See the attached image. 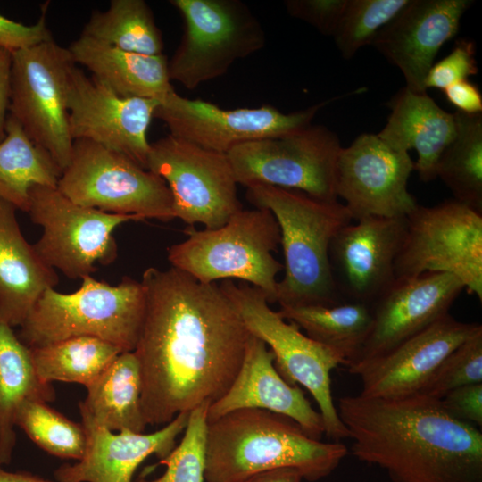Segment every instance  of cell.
Masks as SVG:
<instances>
[{
  "instance_id": "cell-5",
  "label": "cell",
  "mask_w": 482,
  "mask_h": 482,
  "mask_svg": "<svg viewBox=\"0 0 482 482\" xmlns=\"http://www.w3.org/2000/svg\"><path fill=\"white\" fill-rule=\"evenodd\" d=\"M73 293L46 289L20 326L19 338L29 348L75 337L108 342L121 352L134 351L145 312L141 281L124 277L112 286L90 276Z\"/></svg>"
},
{
  "instance_id": "cell-10",
  "label": "cell",
  "mask_w": 482,
  "mask_h": 482,
  "mask_svg": "<svg viewBox=\"0 0 482 482\" xmlns=\"http://www.w3.org/2000/svg\"><path fill=\"white\" fill-rule=\"evenodd\" d=\"M446 272L482 301V213L454 199L417 207L407 216L395 279Z\"/></svg>"
},
{
  "instance_id": "cell-35",
  "label": "cell",
  "mask_w": 482,
  "mask_h": 482,
  "mask_svg": "<svg viewBox=\"0 0 482 482\" xmlns=\"http://www.w3.org/2000/svg\"><path fill=\"white\" fill-rule=\"evenodd\" d=\"M410 0H347L332 36L342 56L351 59L371 44L377 34L391 22Z\"/></svg>"
},
{
  "instance_id": "cell-2",
  "label": "cell",
  "mask_w": 482,
  "mask_h": 482,
  "mask_svg": "<svg viewBox=\"0 0 482 482\" xmlns=\"http://www.w3.org/2000/svg\"><path fill=\"white\" fill-rule=\"evenodd\" d=\"M351 453L385 470L393 482H482V433L421 395L384 399L362 395L337 407Z\"/></svg>"
},
{
  "instance_id": "cell-4",
  "label": "cell",
  "mask_w": 482,
  "mask_h": 482,
  "mask_svg": "<svg viewBox=\"0 0 482 482\" xmlns=\"http://www.w3.org/2000/svg\"><path fill=\"white\" fill-rule=\"evenodd\" d=\"M246 198L255 207L270 211L279 226L285 274L278 282L276 303L279 306L341 303L329 247L337 233L353 220L344 204L268 185L247 187Z\"/></svg>"
},
{
  "instance_id": "cell-30",
  "label": "cell",
  "mask_w": 482,
  "mask_h": 482,
  "mask_svg": "<svg viewBox=\"0 0 482 482\" xmlns=\"http://www.w3.org/2000/svg\"><path fill=\"white\" fill-rule=\"evenodd\" d=\"M278 312L312 339L340 353L345 367L359 354L372 324L371 305L360 302L281 305Z\"/></svg>"
},
{
  "instance_id": "cell-33",
  "label": "cell",
  "mask_w": 482,
  "mask_h": 482,
  "mask_svg": "<svg viewBox=\"0 0 482 482\" xmlns=\"http://www.w3.org/2000/svg\"><path fill=\"white\" fill-rule=\"evenodd\" d=\"M82 35L123 51L162 54L164 44L149 5L144 0H112L104 11H95Z\"/></svg>"
},
{
  "instance_id": "cell-37",
  "label": "cell",
  "mask_w": 482,
  "mask_h": 482,
  "mask_svg": "<svg viewBox=\"0 0 482 482\" xmlns=\"http://www.w3.org/2000/svg\"><path fill=\"white\" fill-rule=\"evenodd\" d=\"M482 383V329L454 349L418 394L439 400L450 391Z\"/></svg>"
},
{
  "instance_id": "cell-43",
  "label": "cell",
  "mask_w": 482,
  "mask_h": 482,
  "mask_svg": "<svg viewBox=\"0 0 482 482\" xmlns=\"http://www.w3.org/2000/svg\"><path fill=\"white\" fill-rule=\"evenodd\" d=\"M12 54L0 47V142L5 137L6 112L9 108Z\"/></svg>"
},
{
  "instance_id": "cell-6",
  "label": "cell",
  "mask_w": 482,
  "mask_h": 482,
  "mask_svg": "<svg viewBox=\"0 0 482 482\" xmlns=\"http://www.w3.org/2000/svg\"><path fill=\"white\" fill-rule=\"evenodd\" d=\"M168 249L171 267L202 283L237 278L261 289L269 303L277 302V275L283 270L272 254L280 244L275 216L265 208L240 210L221 227L195 229Z\"/></svg>"
},
{
  "instance_id": "cell-14",
  "label": "cell",
  "mask_w": 482,
  "mask_h": 482,
  "mask_svg": "<svg viewBox=\"0 0 482 482\" xmlns=\"http://www.w3.org/2000/svg\"><path fill=\"white\" fill-rule=\"evenodd\" d=\"M146 170L165 181L175 218L188 226L217 229L242 210L227 154L169 134L150 145Z\"/></svg>"
},
{
  "instance_id": "cell-29",
  "label": "cell",
  "mask_w": 482,
  "mask_h": 482,
  "mask_svg": "<svg viewBox=\"0 0 482 482\" xmlns=\"http://www.w3.org/2000/svg\"><path fill=\"white\" fill-rule=\"evenodd\" d=\"M62 170L9 114L0 142V199L27 212L33 186L57 187Z\"/></svg>"
},
{
  "instance_id": "cell-21",
  "label": "cell",
  "mask_w": 482,
  "mask_h": 482,
  "mask_svg": "<svg viewBox=\"0 0 482 482\" xmlns=\"http://www.w3.org/2000/svg\"><path fill=\"white\" fill-rule=\"evenodd\" d=\"M469 0H410L371 45L403 73L406 87L426 92L425 79L440 48L458 33Z\"/></svg>"
},
{
  "instance_id": "cell-44",
  "label": "cell",
  "mask_w": 482,
  "mask_h": 482,
  "mask_svg": "<svg viewBox=\"0 0 482 482\" xmlns=\"http://www.w3.org/2000/svg\"><path fill=\"white\" fill-rule=\"evenodd\" d=\"M302 474L294 469H278L253 475L242 482H302Z\"/></svg>"
},
{
  "instance_id": "cell-36",
  "label": "cell",
  "mask_w": 482,
  "mask_h": 482,
  "mask_svg": "<svg viewBox=\"0 0 482 482\" xmlns=\"http://www.w3.org/2000/svg\"><path fill=\"white\" fill-rule=\"evenodd\" d=\"M209 405L205 403L190 411L181 441L159 461L166 466L164 473L154 480L136 482H204Z\"/></svg>"
},
{
  "instance_id": "cell-9",
  "label": "cell",
  "mask_w": 482,
  "mask_h": 482,
  "mask_svg": "<svg viewBox=\"0 0 482 482\" xmlns=\"http://www.w3.org/2000/svg\"><path fill=\"white\" fill-rule=\"evenodd\" d=\"M57 189L81 206L141 220L175 219L165 181L126 155L85 139L73 141Z\"/></svg>"
},
{
  "instance_id": "cell-31",
  "label": "cell",
  "mask_w": 482,
  "mask_h": 482,
  "mask_svg": "<svg viewBox=\"0 0 482 482\" xmlns=\"http://www.w3.org/2000/svg\"><path fill=\"white\" fill-rule=\"evenodd\" d=\"M35 370L46 382L77 383L87 387L120 353L117 346L91 337H75L29 348Z\"/></svg>"
},
{
  "instance_id": "cell-38",
  "label": "cell",
  "mask_w": 482,
  "mask_h": 482,
  "mask_svg": "<svg viewBox=\"0 0 482 482\" xmlns=\"http://www.w3.org/2000/svg\"><path fill=\"white\" fill-rule=\"evenodd\" d=\"M475 43L470 39H458L452 51L445 58L434 62L426 79L425 87L445 90L449 86L478 71L475 58Z\"/></svg>"
},
{
  "instance_id": "cell-11",
  "label": "cell",
  "mask_w": 482,
  "mask_h": 482,
  "mask_svg": "<svg viewBox=\"0 0 482 482\" xmlns=\"http://www.w3.org/2000/svg\"><path fill=\"white\" fill-rule=\"evenodd\" d=\"M11 54L10 115L62 172L73 147L66 104L68 73L75 64L72 57L54 39Z\"/></svg>"
},
{
  "instance_id": "cell-28",
  "label": "cell",
  "mask_w": 482,
  "mask_h": 482,
  "mask_svg": "<svg viewBox=\"0 0 482 482\" xmlns=\"http://www.w3.org/2000/svg\"><path fill=\"white\" fill-rule=\"evenodd\" d=\"M54 399L52 384L42 381L35 370L30 349L0 316V465H8L12 459L19 407L28 400Z\"/></svg>"
},
{
  "instance_id": "cell-16",
  "label": "cell",
  "mask_w": 482,
  "mask_h": 482,
  "mask_svg": "<svg viewBox=\"0 0 482 482\" xmlns=\"http://www.w3.org/2000/svg\"><path fill=\"white\" fill-rule=\"evenodd\" d=\"M415 162L408 152L391 147L378 134L363 133L342 147L337 195L353 220L367 217L405 218L418 205L408 191Z\"/></svg>"
},
{
  "instance_id": "cell-15",
  "label": "cell",
  "mask_w": 482,
  "mask_h": 482,
  "mask_svg": "<svg viewBox=\"0 0 482 482\" xmlns=\"http://www.w3.org/2000/svg\"><path fill=\"white\" fill-rule=\"evenodd\" d=\"M336 99L283 113L270 104L222 109L206 101L183 97L173 91L159 101L154 118L162 120L172 136L211 151L228 154L245 143L304 129L323 106Z\"/></svg>"
},
{
  "instance_id": "cell-8",
  "label": "cell",
  "mask_w": 482,
  "mask_h": 482,
  "mask_svg": "<svg viewBox=\"0 0 482 482\" xmlns=\"http://www.w3.org/2000/svg\"><path fill=\"white\" fill-rule=\"evenodd\" d=\"M185 29L168 61L170 80L193 90L224 75L237 60L262 49L263 27L240 0H171Z\"/></svg>"
},
{
  "instance_id": "cell-12",
  "label": "cell",
  "mask_w": 482,
  "mask_h": 482,
  "mask_svg": "<svg viewBox=\"0 0 482 482\" xmlns=\"http://www.w3.org/2000/svg\"><path fill=\"white\" fill-rule=\"evenodd\" d=\"M341 145L322 125L237 145L227 154L237 184L268 185L337 201V170Z\"/></svg>"
},
{
  "instance_id": "cell-7",
  "label": "cell",
  "mask_w": 482,
  "mask_h": 482,
  "mask_svg": "<svg viewBox=\"0 0 482 482\" xmlns=\"http://www.w3.org/2000/svg\"><path fill=\"white\" fill-rule=\"evenodd\" d=\"M220 288L240 315L249 333L269 346L280 376L292 386H303L318 404L325 435L339 441L348 437L333 400L330 373L346 365L345 357L303 334L293 322L272 310L263 292L245 282L226 279Z\"/></svg>"
},
{
  "instance_id": "cell-23",
  "label": "cell",
  "mask_w": 482,
  "mask_h": 482,
  "mask_svg": "<svg viewBox=\"0 0 482 482\" xmlns=\"http://www.w3.org/2000/svg\"><path fill=\"white\" fill-rule=\"evenodd\" d=\"M242 409H260L296 422L320 439L323 420L298 386L289 385L274 365V356L261 339L251 335L241 367L228 390L208 407V421Z\"/></svg>"
},
{
  "instance_id": "cell-26",
  "label": "cell",
  "mask_w": 482,
  "mask_h": 482,
  "mask_svg": "<svg viewBox=\"0 0 482 482\" xmlns=\"http://www.w3.org/2000/svg\"><path fill=\"white\" fill-rule=\"evenodd\" d=\"M67 48L75 64L86 67L92 77L120 96L160 101L175 91L163 54L123 51L82 34Z\"/></svg>"
},
{
  "instance_id": "cell-13",
  "label": "cell",
  "mask_w": 482,
  "mask_h": 482,
  "mask_svg": "<svg viewBox=\"0 0 482 482\" xmlns=\"http://www.w3.org/2000/svg\"><path fill=\"white\" fill-rule=\"evenodd\" d=\"M30 220L43 229L34 248L43 261L70 278H82L96 270V264L112 263L118 255L114 229L136 215L115 214L81 206L57 187L29 189Z\"/></svg>"
},
{
  "instance_id": "cell-27",
  "label": "cell",
  "mask_w": 482,
  "mask_h": 482,
  "mask_svg": "<svg viewBox=\"0 0 482 482\" xmlns=\"http://www.w3.org/2000/svg\"><path fill=\"white\" fill-rule=\"evenodd\" d=\"M86 388L79 404L81 417L113 432H144L141 372L133 351L120 353Z\"/></svg>"
},
{
  "instance_id": "cell-22",
  "label": "cell",
  "mask_w": 482,
  "mask_h": 482,
  "mask_svg": "<svg viewBox=\"0 0 482 482\" xmlns=\"http://www.w3.org/2000/svg\"><path fill=\"white\" fill-rule=\"evenodd\" d=\"M189 412L178 414L148 434L113 432L81 417L87 436L85 453L75 464L60 466L54 476L57 482H132L136 470L146 458L154 454L161 460L173 450Z\"/></svg>"
},
{
  "instance_id": "cell-45",
  "label": "cell",
  "mask_w": 482,
  "mask_h": 482,
  "mask_svg": "<svg viewBox=\"0 0 482 482\" xmlns=\"http://www.w3.org/2000/svg\"><path fill=\"white\" fill-rule=\"evenodd\" d=\"M0 482H54L28 471H9L0 465Z\"/></svg>"
},
{
  "instance_id": "cell-32",
  "label": "cell",
  "mask_w": 482,
  "mask_h": 482,
  "mask_svg": "<svg viewBox=\"0 0 482 482\" xmlns=\"http://www.w3.org/2000/svg\"><path fill=\"white\" fill-rule=\"evenodd\" d=\"M456 134L436 168L440 178L461 202L482 213V114L453 112Z\"/></svg>"
},
{
  "instance_id": "cell-39",
  "label": "cell",
  "mask_w": 482,
  "mask_h": 482,
  "mask_svg": "<svg viewBox=\"0 0 482 482\" xmlns=\"http://www.w3.org/2000/svg\"><path fill=\"white\" fill-rule=\"evenodd\" d=\"M347 0H287V12L302 20L321 34L333 36Z\"/></svg>"
},
{
  "instance_id": "cell-18",
  "label": "cell",
  "mask_w": 482,
  "mask_h": 482,
  "mask_svg": "<svg viewBox=\"0 0 482 482\" xmlns=\"http://www.w3.org/2000/svg\"><path fill=\"white\" fill-rule=\"evenodd\" d=\"M463 283L446 272H426L395 279L371 304L372 324L356 358L346 366L357 375L370 361L420 332L449 313Z\"/></svg>"
},
{
  "instance_id": "cell-42",
  "label": "cell",
  "mask_w": 482,
  "mask_h": 482,
  "mask_svg": "<svg viewBox=\"0 0 482 482\" xmlns=\"http://www.w3.org/2000/svg\"><path fill=\"white\" fill-rule=\"evenodd\" d=\"M446 100L457 112L466 114L482 112V95L478 87L468 79L454 83L443 90Z\"/></svg>"
},
{
  "instance_id": "cell-25",
  "label": "cell",
  "mask_w": 482,
  "mask_h": 482,
  "mask_svg": "<svg viewBox=\"0 0 482 482\" xmlns=\"http://www.w3.org/2000/svg\"><path fill=\"white\" fill-rule=\"evenodd\" d=\"M15 207L0 199V316L20 327L42 294L58 283L54 269L23 237Z\"/></svg>"
},
{
  "instance_id": "cell-41",
  "label": "cell",
  "mask_w": 482,
  "mask_h": 482,
  "mask_svg": "<svg viewBox=\"0 0 482 482\" xmlns=\"http://www.w3.org/2000/svg\"><path fill=\"white\" fill-rule=\"evenodd\" d=\"M439 401L442 407L454 418L482 427V383L455 388Z\"/></svg>"
},
{
  "instance_id": "cell-17",
  "label": "cell",
  "mask_w": 482,
  "mask_h": 482,
  "mask_svg": "<svg viewBox=\"0 0 482 482\" xmlns=\"http://www.w3.org/2000/svg\"><path fill=\"white\" fill-rule=\"evenodd\" d=\"M159 101L128 98L75 64L67 79L66 104L71 137L89 140L130 158L146 170L147 130Z\"/></svg>"
},
{
  "instance_id": "cell-19",
  "label": "cell",
  "mask_w": 482,
  "mask_h": 482,
  "mask_svg": "<svg viewBox=\"0 0 482 482\" xmlns=\"http://www.w3.org/2000/svg\"><path fill=\"white\" fill-rule=\"evenodd\" d=\"M406 226L407 217H367L337 233L329 247V262L342 302L371 305L394 283Z\"/></svg>"
},
{
  "instance_id": "cell-1",
  "label": "cell",
  "mask_w": 482,
  "mask_h": 482,
  "mask_svg": "<svg viewBox=\"0 0 482 482\" xmlns=\"http://www.w3.org/2000/svg\"><path fill=\"white\" fill-rule=\"evenodd\" d=\"M141 283L145 312L133 352L142 411L146 425H166L228 390L251 334L216 282L202 283L173 267H150Z\"/></svg>"
},
{
  "instance_id": "cell-3",
  "label": "cell",
  "mask_w": 482,
  "mask_h": 482,
  "mask_svg": "<svg viewBox=\"0 0 482 482\" xmlns=\"http://www.w3.org/2000/svg\"><path fill=\"white\" fill-rule=\"evenodd\" d=\"M348 453L339 441L322 442L283 415L242 409L208 421L204 480L242 482L264 471L294 469L312 482L331 474Z\"/></svg>"
},
{
  "instance_id": "cell-40",
  "label": "cell",
  "mask_w": 482,
  "mask_h": 482,
  "mask_svg": "<svg viewBox=\"0 0 482 482\" xmlns=\"http://www.w3.org/2000/svg\"><path fill=\"white\" fill-rule=\"evenodd\" d=\"M48 4L42 6L37 21L26 25L0 14V47L10 53L53 39L46 23Z\"/></svg>"
},
{
  "instance_id": "cell-20",
  "label": "cell",
  "mask_w": 482,
  "mask_h": 482,
  "mask_svg": "<svg viewBox=\"0 0 482 482\" xmlns=\"http://www.w3.org/2000/svg\"><path fill=\"white\" fill-rule=\"evenodd\" d=\"M481 329L479 323L445 315L365 364L357 374L362 381L360 395L384 399L418 395L445 358Z\"/></svg>"
},
{
  "instance_id": "cell-34",
  "label": "cell",
  "mask_w": 482,
  "mask_h": 482,
  "mask_svg": "<svg viewBox=\"0 0 482 482\" xmlns=\"http://www.w3.org/2000/svg\"><path fill=\"white\" fill-rule=\"evenodd\" d=\"M15 426L53 456L79 461L85 453L87 436L82 423L73 422L48 403L25 401L16 412Z\"/></svg>"
},
{
  "instance_id": "cell-24",
  "label": "cell",
  "mask_w": 482,
  "mask_h": 482,
  "mask_svg": "<svg viewBox=\"0 0 482 482\" xmlns=\"http://www.w3.org/2000/svg\"><path fill=\"white\" fill-rule=\"evenodd\" d=\"M391 112L377 133L391 147L403 152L415 149L420 180L436 178L438 162L456 134L453 113L442 109L426 92L401 88L387 103Z\"/></svg>"
}]
</instances>
